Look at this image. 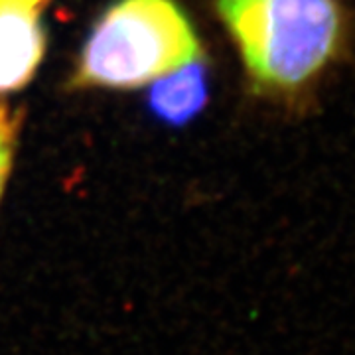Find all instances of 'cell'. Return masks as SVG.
Here are the masks:
<instances>
[{
  "instance_id": "6da1fadb",
  "label": "cell",
  "mask_w": 355,
  "mask_h": 355,
  "mask_svg": "<svg viewBox=\"0 0 355 355\" xmlns=\"http://www.w3.org/2000/svg\"><path fill=\"white\" fill-rule=\"evenodd\" d=\"M235 42L249 85L288 109L306 107L352 55L349 0H214Z\"/></svg>"
},
{
  "instance_id": "7a4b0ae2",
  "label": "cell",
  "mask_w": 355,
  "mask_h": 355,
  "mask_svg": "<svg viewBox=\"0 0 355 355\" xmlns=\"http://www.w3.org/2000/svg\"><path fill=\"white\" fill-rule=\"evenodd\" d=\"M203 55L174 0H119L93 26L71 87L130 89Z\"/></svg>"
},
{
  "instance_id": "3957f363",
  "label": "cell",
  "mask_w": 355,
  "mask_h": 355,
  "mask_svg": "<svg viewBox=\"0 0 355 355\" xmlns=\"http://www.w3.org/2000/svg\"><path fill=\"white\" fill-rule=\"evenodd\" d=\"M44 46L36 8L0 0V91L24 87L42 62Z\"/></svg>"
},
{
  "instance_id": "277c9868",
  "label": "cell",
  "mask_w": 355,
  "mask_h": 355,
  "mask_svg": "<svg viewBox=\"0 0 355 355\" xmlns=\"http://www.w3.org/2000/svg\"><path fill=\"white\" fill-rule=\"evenodd\" d=\"M209 95V69L203 55L154 79L148 107L154 116L182 127L202 111Z\"/></svg>"
},
{
  "instance_id": "5b68a950",
  "label": "cell",
  "mask_w": 355,
  "mask_h": 355,
  "mask_svg": "<svg viewBox=\"0 0 355 355\" xmlns=\"http://www.w3.org/2000/svg\"><path fill=\"white\" fill-rule=\"evenodd\" d=\"M18 125H20V119L10 114L8 107L0 103V193H2L4 182L8 178L10 164H12Z\"/></svg>"
},
{
  "instance_id": "8992f818",
  "label": "cell",
  "mask_w": 355,
  "mask_h": 355,
  "mask_svg": "<svg viewBox=\"0 0 355 355\" xmlns=\"http://www.w3.org/2000/svg\"><path fill=\"white\" fill-rule=\"evenodd\" d=\"M2 2H16V4H26V6H34V8H38L42 2H46V0H2Z\"/></svg>"
}]
</instances>
